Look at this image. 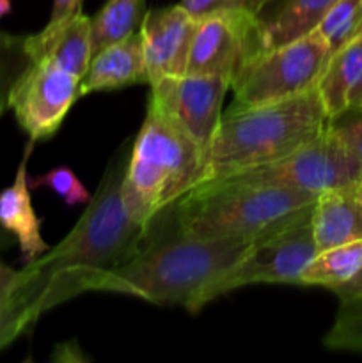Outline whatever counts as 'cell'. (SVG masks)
I'll use <instances>...</instances> for the list:
<instances>
[{
    "instance_id": "4",
    "label": "cell",
    "mask_w": 362,
    "mask_h": 363,
    "mask_svg": "<svg viewBox=\"0 0 362 363\" xmlns=\"http://www.w3.org/2000/svg\"><path fill=\"white\" fill-rule=\"evenodd\" d=\"M316 195L293 188L213 177L170 206L183 233L204 240H256L290 222L316 202Z\"/></svg>"
},
{
    "instance_id": "17",
    "label": "cell",
    "mask_w": 362,
    "mask_h": 363,
    "mask_svg": "<svg viewBox=\"0 0 362 363\" xmlns=\"http://www.w3.org/2000/svg\"><path fill=\"white\" fill-rule=\"evenodd\" d=\"M312 234L318 250L362 240V201L353 188L318 195L312 206Z\"/></svg>"
},
{
    "instance_id": "21",
    "label": "cell",
    "mask_w": 362,
    "mask_h": 363,
    "mask_svg": "<svg viewBox=\"0 0 362 363\" xmlns=\"http://www.w3.org/2000/svg\"><path fill=\"white\" fill-rule=\"evenodd\" d=\"M329 45V59L362 35V0H337L318 25Z\"/></svg>"
},
{
    "instance_id": "27",
    "label": "cell",
    "mask_w": 362,
    "mask_h": 363,
    "mask_svg": "<svg viewBox=\"0 0 362 363\" xmlns=\"http://www.w3.org/2000/svg\"><path fill=\"white\" fill-rule=\"evenodd\" d=\"M334 131L344 144V147L362 163V117L348 124H343V126L334 124Z\"/></svg>"
},
{
    "instance_id": "26",
    "label": "cell",
    "mask_w": 362,
    "mask_h": 363,
    "mask_svg": "<svg viewBox=\"0 0 362 363\" xmlns=\"http://www.w3.org/2000/svg\"><path fill=\"white\" fill-rule=\"evenodd\" d=\"M18 280H20V269L11 268L4 261H0V315L14 303Z\"/></svg>"
},
{
    "instance_id": "10",
    "label": "cell",
    "mask_w": 362,
    "mask_h": 363,
    "mask_svg": "<svg viewBox=\"0 0 362 363\" xmlns=\"http://www.w3.org/2000/svg\"><path fill=\"white\" fill-rule=\"evenodd\" d=\"M80 82L45 60L25 66L11 87L9 108L32 142L46 140L59 131L80 98Z\"/></svg>"
},
{
    "instance_id": "8",
    "label": "cell",
    "mask_w": 362,
    "mask_h": 363,
    "mask_svg": "<svg viewBox=\"0 0 362 363\" xmlns=\"http://www.w3.org/2000/svg\"><path fill=\"white\" fill-rule=\"evenodd\" d=\"M245 183L293 188L312 195L355 188L362 181V163L344 147L334 123L293 155L270 165L229 174Z\"/></svg>"
},
{
    "instance_id": "32",
    "label": "cell",
    "mask_w": 362,
    "mask_h": 363,
    "mask_svg": "<svg viewBox=\"0 0 362 363\" xmlns=\"http://www.w3.org/2000/svg\"><path fill=\"white\" fill-rule=\"evenodd\" d=\"M11 13V0H0V18Z\"/></svg>"
},
{
    "instance_id": "25",
    "label": "cell",
    "mask_w": 362,
    "mask_h": 363,
    "mask_svg": "<svg viewBox=\"0 0 362 363\" xmlns=\"http://www.w3.org/2000/svg\"><path fill=\"white\" fill-rule=\"evenodd\" d=\"M265 0H183L181 6L194 18H202L209 13L229 9H245L256 13Z\"/></svg>"
},
{
    "instance_id": "30",
    "label": "cell",
    "mask_w": 362,
    "mask_h": 363,
    "mask_svg": "<svg viewBox=\"0 0 362 363\" xmlns=\"http://www.w3.org/2000/svg\"><path fill=\"white\" fill-rule=\"evenodd\" d=\"M348 110L351 112H362V78L357 84V87L351 91L350 94V103H348Z\"/></svg>"
},
{
    "instance_id": "13",
    "label": "cell",
    "mask_w": 362,
    "mask_h": 363,
    "mask_svg": "<svg viewBox=\"0 0 362 363\" xmlns=\"http://www.w3.org/2000/svg\"><path fill=\"white\" fill-rule=\"evenodd\" d=\"M28 60H45L77 78H84L92 59L91 18L77 13L57 27H45L23 39Z\"/></svg>"
},
{
    "instance_id": "11",
    "label": "cell",
    "mask_w": 362,
    "mask_h": 363,
    "mask_svg": "<svg viewBox=\"0 0 362 363\" xmlns=\"http://www.w3.org/2000/svg\"><path fill=\"white\" fill-rule=\"evenodd\" d=\"M261 52L254 13L245 9L216 11L197 18L187 73L212 74L233 82L252 55Z\"/></svg>"
},
{
    "instance_id": "19",
    "label": "cell",
    "mask_w": 362,
    "mask_h": 363,
    "mask_svg": "<svg viewBox=\"0 0 362 363\" xmlns=\"http://www.w3.org/2000/svg\"><path fill=\"white\" fill-rule=\"evenodd\" d=\"M362 268V240L318 250L305 266L300 286H322L332 291Z\"/></svg>"
},
{
    "instance_id": "2",
    "label": "cell",
    "mask_w": 362,
    "mask_h": 363,
    "mask_svg": "<svg viewBox=\"0 0 362 363\" xmlns=\"http://www.w3.org/2000/svg\"><path fill=\"white\" fill-rule=\"evenodd\" d=\"M176 223V222H174ZM252 240H204L149 223L144 245L126 264L114 269L99 291L141 298L162 307H183L190 314L202 308V294L245 255Z\"/></svg>"
},
{
    "instance_id": "23",
    "label": "cell",
    "mask_w": 362,
    "mask_h": 363,
    "mask_svg": "<svg viewBox=\"0 0 362 363\" xmlns=\"http://www.w3.org/2000/svg\"><path fill=\"white\" fill-rule=\"evenodd\" d=\"M23 39L0 32V117L9 108L11 87L31 62L23 50Z\"/></svg>"
},
{
    "instance_id": "18",
    "label": "cell",
    "mask_w": 362,
    "mask_h": 363,
    "mask_svg": "<svg viewBox=\"0 0 362 363\" xmlns=\"http://www.w3.org/2000/svg\"><path fill=\"white\" fill-rule=\"evenodd\" d=\"M362 78V35L330 55L322 77L318 94L322 98L327 116L332 121L348 112L350 94Z\"/></svg>"
},
{
    "instance_id": "14",
    "label": "cell",
    "mask_w": 362,
    "mask_h": 363,
    "mask_svg": "<svg viewBox=\"0 0 362 363\" xmlns=\"http://www.w3.org/2000/svg\"><path fill=\"white\" fill-rule=\"evenodd\" d=\"M336 2L337 0H265L254 13L261 52L316 30Z\"/></svg>"
},
{
    "instance_id": "16",
    "label": "cell",
    "mask_w": 362,
    "mask_h": 363,
    "mask_svg": "<svg viewBox=\"0 0 362 363\" xmlns=\"http://www.w3.org/2000/svg\"><path fill=\"white\" fill-rule=\"evenodd\" d=\"M135 84H148L141 32L106 46L92 55L80 82V96L116 91Z\"/></svg>"
},
{
    "instance_id": "15",
    "label": "cell",
    "mask_w": 362,
    "mask_h": 363,
    "mask_svg": "<svg viewBox=\"0 0 362 363\" xmlns=\"http://www.w3.org/2000/svg\"><path fill=\"white\" fill-rule=\"evenodd\" d=\"M32 145L34 142L31 140L25 147L23 158L14 176V183L0 191V225L16 238L25 262L34 261L50 248L41 236V220L34 211L31 186H28L27 163L31 158Z\"/></svg>"
},
{
    "instance_id": "33",
    "label": "cell",
    "mask_w": 362,
    "mask_h": 363,
    "mask_svg": "<svg viewBox=\"0 0 362 363\" xmlns=\"http://www.w3.org/2000/svg\"><path fill=\"white\" fill-rule=\"evenodd\" d=\"M353 191H355V195H357V197L361 199V201H362V181H361V183L357 184V186L353 188Z\"/></svg>"
},
{
    "instance_id": "1",
    "label": "cell",
    "mask_w": 362,
    "mask_h": 363,
    "mask_svg": "<svg viewBox=\"0 0 362 363\" xmlns=\"http://www.w3.org/2000/svg\"><path fill=\"white\" fill-rule=\"evenodd\" d=\"M130 149L123 145L110 158L98 190L67 236L20 269L14 300L32 328L52 308L99 291L103 280L144 245L149 227L130 218L121 195Z\"/></svg>"
},
{
    "instance_id": "7",
    "label": "cell",
    "mask_w": 362,
    "mask_h": 363,
    "mask_svg": "<svg viewBox=\"0 0 362 363\" xmlns=\"http://www.w3.org/2000/svg\"><path fill=\"white\" fill-rule=\"evenodd\" d=\"M312 206L290 222L252 240L243 257L204 291L202 307L222 294L254 284L300 286L305 266L318 252L312 234Z\"/></svg>"
},
{
    "instance_id": "9",
    "label": "cell",
    "mask_w": 362,
    "mask_h": 363,
    "mask_svg": "<svg viewBox=\"0 0 362 363\" xmlns=\"http://www.w3.org/2000/svg\"><path fill=\"white\" fill-rule=\"evenodd\" d=\"M231 82L212 74L165 77L151 84L148 106L183 131L206 155L213 140Z\"/></svg>"
},
{
    "instance_id": "22",
    "label": "cell",
    "mask_w": 362,
    "mask_h": 363,
    "mask_svg": "<svg viewBox=\"0 0 362 363\" xmlns=\"http://www.w3.org/2000/svg\"><path fill=\"white\" fill-rule=\"evenodd\" d=\"M329 350L362 354V300H343L332 328L323 339Z\"/></svg>"
},
{
    "instance_id": "12",
    "label": "cell",
    "mask_w": 362,
    "mask_h": 363,
    "mask_svg": "<svg viewBox=\"0 0 362 363\" xmlns=\"http://www.w3.org/2000/svg\"><path fill=\"white\" fill-rule=\"evenodd\" d=\"M195 27L197 18L192 16L181 4L146 13L138 32L149 85L165 77L187 73Z\"/></svg>"
},
{
    "instance_id": "28",
    "label": "cell",
    "mask_w": 362,
    "mask_h": 363,
    "mask_svg": "<svg viewBox=\"0 0 362 363\" xmlns=\"http://www.w3.org/2000/svg\"><path fill=\"white\" fill-rule=\"evenodd\" d=\"M82 11V0H53L52 16L46 27H57Z\"/></svg>"
},
{
    "instance_id": "6",
    "label": "cell",
    "mask_w": 362,
    "mask_h": 363,
    "mask_svg": "<svg viewBox=\"0 0 362 363\" xmlns=\"http://www.w3.org/2000/svg\"><path fill=\"white\" fill-rule=\"evenodd\" d=\"M329 62V45L319 30L252 55L231 89L233 105L252 106L283 101L318 85Z\"/></svg>"
},
{
    "instance_id": "3",
    "label": "cell",
    "mask_w": 362,
    "mask_h": 363,
    "mask_svg": "<svg viewBox=\"0 0 362 363\" xmlns=\"http://www.w3.org/2000/svg\"><path fill=\"white\" fill-rule=\"evenodd\" d=\"M318 89L265 105H231L206 151L208 179L243 172L293 155L329 130Z\"/></svg>"
},
{
    "instance_id": "20",
    "label": "cell",
    "mask_w": 362,
    "mask_h": 363,
    "mask_svg": "<svg viewBox=\"0 0 362 363\" xmlns=\"http://www.w3.org/2000/svg\"><path fill=\"white\" fill-rule=\"evenodd\" d=\"M146 13V0H106L99 13L91 18L92 55L135 34Z\"/></svg>"
},
{
    "instance_id": "5",
    "label": "cell",
    "mask_w": 362,
    "mask_h": 363,
    "mask_svg": "<svg viewBox=\"0 0 362 363\" xmlns=\"http://www.w3.org/2000/svg\"><path fill=\"white\" fill-rule=\"evenodd\" d=\"M206 179L204 152L183 131L148 106L130 149L121 188L130 218L138 225L149 227L160 213Z\"/></svg>"
},
{
    "instance_id": "29",
    "label": "cell",
    "mask_w": 362,
    "mask_h": 363,
    "mask_svg": "<svg viewBox=\"0 0 362 363\" xmlns=\"http://www.w3.org/2000/svg\"><path fill=\"white\" fill-rule=\"evenodd\" d=\"M332 293L339 298V301L343 300H362V268L351 277L348 282L341 284V286L334 287Z\"/></svg>"
},
{
    "instance_id": "24",
    "label": "cell",
    "mask_w": 362,
    "mask_h": 363,
    "mask_svg": "<svg viewBox=\"0 0 362 363\" xmlns=\"http://www.w3.org/2000/svg\"><path fill=\"white\" fill-rule=\"evenodd\" d=\"M28 186H31V190L52 188L70 208L78 204H87L92 197L87 188L80 183L77 174L67 167H57V169L48 170L41 176L28 177Z\"/></svg>"
},
{
    "instance_id": "31",
    "label": "cell",
    "mask_w": 362,
    "mask_h": 363,
    "mask_svg": "<svg viewBox=\"0 0 362 363\" xmlns=\"http://www.w3.org/2000/svg\"><path fill=\"white\" fill-rule=\"evenodd\" d=\"M14 243H16V238H14L11 233H7V230L0 225V254L6 252L7 248L13 247Z\"/></svg>"
}]
</instances>
